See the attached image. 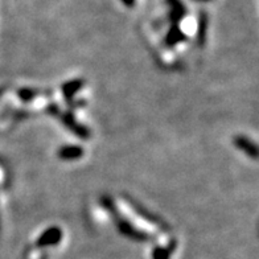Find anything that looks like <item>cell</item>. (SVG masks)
Listing matches in <instances>:
<instances>
[{"label": "cell", "mask_w": 259, "mask_h": 259, "mask_svg": "<svg viewBox=\"0 0 259 259\" xmlns=\"http://www.w3.org/2000/svg\"><path fill=\"white\" fill-rule=\"evenodd\" d=\"M47 113L52 114V115H58L60 114V109H58V106L56 103H52L47 107Z\"/></svg>", "instance_id": "13"}, {"label": "cell", "mask_w": 259, "mask_h": 259, "mask_svg": "<svg viewBox=\"0 0 259 259\" xmlns=\"http://www.w3.org/2000/svg\"><path fill=\"white\" fill-rule=\"evenodd\" d=\"M167 2H168V3L172 4V3H174V2H175V0H167Z\"/></svg>", "instance_id": "15"}, {"label": "cell", "mask_w": 259, "mask_h": 259, "mask_svg": "<svg viewBox=\"0 0 259 259\" xmlns=\"http://www.w3.org/2000/svg\"><path fill=\"white\" fill-rule=\"evenodd\" d=\"M185 40H187V36H185L184 32L181 31L179 24H172L167 36L164 38V44L167 45L168 48H172V47H176L180 42H184Z\"/></svg>", "instance_id": "8"}, {"label": "cell", "mask_w": 259, "mask_h": 259, "mask_svg": "<svg viewBox=\"0 0 259 259\" xmlns=\"http://www.w3.org/2000/svg\"><path fill=\"white\" fill-rule=\"evenodd\" d=\"M61 122L70 133L74 134L75 137L81 138V139H89L92 137L90 130L86 126H83V124H81V123L77 122L72 111H66V113L61 114Z\"/></svg>", "instance_id": "2"}, {"label": "cell", "mask_w": 259, "mask_h": 259, "mask_svg": "<svg viewBox=\"0 0 259 259\" xmlns=\"http://www.w3.org/2000/svg\"><path fill=\"white\" fill-rule=\"evenodd\" d=\"M17 96L23 102H32L38 96V90L32 89V88H21L17 90Z\"/></svg>", "instance_id": "12"}, {"label": "cell", "mask_w": 259, "mask_h": 259, "mask_svg": "<svg viewBox=\"0 0 259 259\" xmlns=\"http://www.w3.org/2000/svg\"><path fill=\"white\" fill-rule=\"evenodd\" d=\"M124 198H126V201L130 204V206H131V208H133L134 210L137 211L138 214H139L140 217H142V219H144V220H146V221L151 222V224H155V225H157V226H159V228L165 229V230H167V229H168L167 228V224H165V222H164L163 220L159 219V217H156V215H155V214H152V213H151V211L148 210V209H146L143 206V205H140L139 202L135 201L134 198L128 197V196H124Z\"/></svg>", "instance_id": "4"}, {"label": "cell", "mask_w": 259, "mask_h": 259, "mask_svg": "<svg viewBox=\"0 0 259 259\" xmlns=\"http://www.w3.org/2000/svg\"><path fill=\"white\" fill-rule=\"evenodd\" d=\"M176 241H170L167 246H156L152 250V259H170L172 252L176 250Z\"/></svg>", "instance_id": "11"}, {"label": "cell", "mask_w": 259, "mask_h": 259, "mask_svg": "<svg viewBox=\"0 0 259 259\" xmlns=\"http://www.w3.org/2000/svg\"><path fill=\"white\" fill-rule=\"evenodd\" d=\"M206 33H208V14H205L204 11L200 12L198 17V28H197V44L200 47H204L206 42Z\"/></svg>", "instance_id": "9"}, {"label": "cell", "mask_w": 259, "mask_h": 259, "mask_svg": "<svg viewBox=\"0 0 259 259\" xmlns=\"http://www.w3.org/2000/svg\"><path fill=\"white\" fill-rule=\"evenodd\" d=\"M197 2H209V0H197Z\"/></svg>", "instance_id": "16"}, {"label": "cell", "mask_w": 259, "mask_h": 259, "mask_svg": "<svg viewBox=\"0 0 259 259\" xmlns=\"http://www.w3.org/2000/svg\"><path fill=\"white\" fill-rule=\"evenodd\" d=\"M83 155H85V150L77 144H66V146H62L61 148H58L57 151V156L65 161L77 160V159H81Z\"/></svg>", "instance_id": "6"}, {"label": "cell", "mask_w": 259, "mask_h": 259, "mask_svg": "<svg viewBox=\"0 0 259 259\" xmlns=\"http://www.w3.org/2000/svg\"><path fill=\"white\" fill-rule=\"evenodd\" d=\"M122 2H123V4H124V6L128 8H131L135 6V0H122Z\"/></svg>", "instance_id": "14"}, {"label": "cell", "mask_w": 259, "mask_h": 259, "mask_svg": "<svg viewBox=\"0 0 259 259\" xmlns=\"http://www.w3.org/2000/svg\"><path fill=\"white\" fill-rule=\"evenodd\" d=\"M233 144H234L235 148L241 150L245 155H247L251 159H256L258 157V147L256 144L250 140L247 137H243V135H235L233 138Z\"/></svg>", "instance_id": "5"}, {"label": "cell", "mask_w": 259, "mask_h": 259, "mask_svg": "<svg viewBox=\"0 0 259 259\" xmlns=\"http://www.w3.org/2000/svg\"><path fill=\"white\" fill-rule=\"evenodd\" d=\"M62 241V230L57 226H52L41 233L40 237L36 241V246L40 249L44 247H52L56 246Z\"/></svg>", "instance_id": "3"}, {"label": "cell", "mask_w": 259, "mask_h": 259, "mask_svg": "<svg viewBox=\"0 0 259 259\" xmlns=\"http://www.w3.org/2000/svg\"><path fill=\"white\" fill-rule=\"evenodd\" d=\"M86 85V81L83 78H77L73 79V81L65 82L62 85V96H64L65 101L66 102H72L73 98L75 97V94L78 92H81L82 88Z\"/></svg>", "instance_id": "7"}, {"label": "cell", "mask_w": 259, "mask_h": 259, "mask_svg": "<svg viewBox=\"0 0 259 259\" xmlns=\"http://www.w3.org/2000/svg\"><path fill=\"white\" fill-rule=\"evenodd\" d=\"M170 6H172V8H170L169 16L168 17H169L172 24H179V21L183 20L185 15H187V8H185V6L181 3L180 0H175Z\"/></svg>", "instance_id": "10"}, {"label": "cell", "mask_w": 259, "mask_h": 259, "mask_svg": "<svg viewBox=\"0 0 259 259\" xmlns=\"http://www.w3.org/2000/svg\"><path fill=\"white\" fill-rule=\"evenodd\" d=\"M99 202L102 205V208L113 217L114 222H115L116 225V229H118V232H119L120 234L127 237V238L133 239V241H137V242H148V241H151V235L148 234V233L142 232V230L137 229L128 220L124 219V217L120 214L113 198L105 194V196L101 197Z\"/></svg>", "instance_id": "1"}]
</instances>
